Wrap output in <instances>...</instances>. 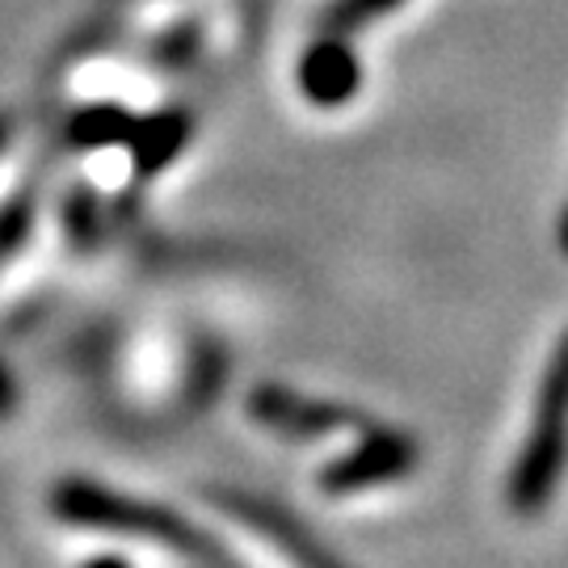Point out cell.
Returning a JSON list of instances; mask_svg holds the SVG:
<instances>
[{
	"instance_id": "obj_7",
	"label": "cell",
	"mask_w": 568,
	"mask_h": 568,
	"mask_svg": "<svg viewBox=\"0 0 568 568\" xmlns=\"http://www.w3.org/2000/svg\"><path fill=\"white\" fill-rule=\"evenodd\" d=\"M396 4H405V0H337L325 13V30H333V34H354V30L371 26L375 18H387Z\"/></svg>"
},
{
	"instance_id": "obj_8",
	"label": "cell",
	"mask_w": 568,
	"mask_h": 568,
	"mask_svg": "<svg viewBox=\"0 0 568 568\" xmlns=\"http://www.w3.org/2000/svg\"><path fill=\"white\" fill-rule=\"evenodd\" d=\"M560 244H565V253H568V211H565V220H560Z\"/></svg>"
},
{
	"instance_id": "obj_2",
	"label": "cell",
	"mask_w": 568,
	"mask_h": 568,
	"mask_svg": "<svg viewBox=\"0 0 568 568\" xmlns=\"http://www.w3.org/2000/svg\"><path fill=\"white\" fill-rule=\"evenodd\" d=\"M55 506L68 523H81V527L126 530L131 539H152V544L194 556V560H224V551L173 509L143 506V501H131V497H119V493H105L93 485H63Z\"/></svg>"
},
{
	"instance_id": "obj_4",
	"label": "cell",
	"mask_w": 568,
	"mask_h": 568,
	"mask_svg": "<svg viewBox=\"0 0 568 568\" xmlns=\"http://www.w3.org/2000/svg\"><path fill=\"white\" fill-rule=\"evenodd\" d=\"M358 81H363V72H358V55L349 47V34L325 30V39L312 42L300 60V89H304L307 102L316 105L349 102Z\"/></svg>"
},
{
	"instance_id": "obj_6",
	"label": "cell",
	"mask_w": 568,
	"mask_h": 568,
	"mask_svg": "<svg viewBox=\"0 0 568 568\" xmlns=\"http://www.w3.org/2000/svg\"><path fill=\"white\" fill-rule=\"evenodd\" d=\"M220 509H227L232 518H241V523H248V527H257L265 535V539H274V544H283L295 560H325V551H316L307 539H300L304 530L291 527L278 509H265L257 497H224L220 501Z\"/></svg>"
},
{
	"instance_id": "obj_1",
	"label": "cell",
	"mask_w": 568,
	"mask_h": 568,
	"mask_svg": "<svg viewBox=\"0 0 568 568\" xmlns=\"http://www.w3.org/2000/svg\"><path fill=\"white\" fill-rule=\"evenodd\" d=\"M568 464V333L560 337L556 354H551L544 384H539V400L530 413L527 443L514 459L509 471L506 501L514 514H539L551 501V493L560 485Z\"/></svg>"
},
{
	"instance_id": "obj_5",
	"label": "cell",
	"mask_w": 568,
	"mask_h": 568,
	"mask_svg": "<svg viewBox=\"0 0 568 568\" xmlns=\"http://www.w3.org/2000/svg\"><path fill=\"white\" fill-rule=\"evenodd\" d=\"M248 408H253V417L265 429H274L283 438H321V434H333V429L354 422L349 408L316 405V400H304V396H295L286 387H257Z\"/></svg>"
},
{
	"instance_id": "obj_3",
	"label": "cell",
	"mask_w": 568,
	"mask_h": 568,
	"mask_svg": "<svg viewBox=\"0 0 568 568\" xmlns=\"http://www.w3.org/2000/svg\"><path fill=\"white\" fill-rule=\"evenodd\" d=\"M417 464V443H408L405 434L396 429H371L358 447L333 459V464L321 471V488L342 497V493H363V488L375 485H392L408 476Z\"/></svg>"
}]
</instances>
